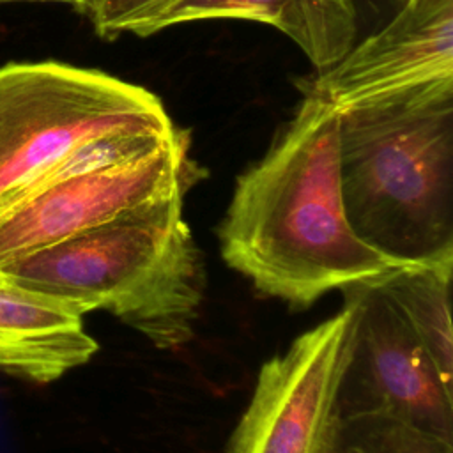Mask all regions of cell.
Segmentation results:
<instances>
[{
	"label": "cell",
	"mask_w": 453,
	"mask_h": 453,
	"mask_svg": "<svg viewBox=\"0 0 453 453\" xmlns=\"http://www.w3.org/2000/svg\"><path fill=\"white\" fill-rule=\"evenodd\" d=\"M446 83H453V0H405L379 32L297 87L345 113Z\"/></svg>",
	"instance_id": "ba28073f"
},
{
	"label": "cell",
	"mask_w": 453,
	"mask_h": 453,
	"mask_svg": "<svg viewBox=\"0 0 453 453\" xmlns=\"http://www.w3.org/2000/svg\"><path fill=\"white\" fill-rule=\"evenodd\" d=\"M354 232L395 264L453 260V83L340 113Z\"/></svg>",
	"instance_id": "3957f363"
},
{
	"label": "cell",
	"mask_w": 453,
	"mask_h": 453,
	"mask_svg": "<svg viewBox=\"0 0 453 453\" xmlns=\"http://www.w3.org/2000/svg\"><path fill=\"white\" fill-rule=\"evenodd\" d=\"M122 129L172 133L147 88L55 60L0 67V211L42 186L78 145Z\"/></svg>",
	"instance_id": "277c9868"
},
{
	"label": "cell",
	"mask_w": 453,
	"mask_h": 453,
	"mask_svg": "<svg viewBox=\"0 0 453 453\" xmlns=\"http://www.w3.org/2000/svg\"><path fill=\"white\" fill-rule=\"evenodd\" d=\"M225 262L292 306L396 267L350 226L340 180V111L303 96L234 188L218 226Z\"/></svg>",
	"instance_id": "6da1fadb"
},
{
	"label": "cell",
	"mask_w": 453,
	"mask_h": 453,
	"mask_svg": "<svg viewBox=\"0 0 453 453\" xmlns=\"http://www.w3.org/2000/svg\"><path fill=\"white\" fill-rule=\"evenodd\" d=\"M400 2H405V0H400Z\"/></svg>",
	"instance_id": "9a60e30c"
},
{
	"label": "cell",
	"mask_w": 453,
	"mask_h": 453,
	"mask_svg": "<svg viewBox=\"0 0 453 453\" xmlns=\"http://www.w3.org/2000/svg\"><path fill=\"white\" fill-rule=\"evenodd\" d=\"M83 315L58 299L0 281V372L51 382L97 350Z\"/></svg>",
	"instance_id": "9c48e42d"
},
{
	"label": "cell",
	"mask_w": 453,
	"mask_h": 453,
	"mask_svg": "<svg viewBox=\"0 0 453 453\" xmlns=\"http://www.w3.org/2000/svg\"><path fill=\"white\" fill-rule=\"evenodd\" d=\"M184 196L143 203L9 260L0 265V281L58 299L80 315L106 310L156 347L175 349L193 334L203 290Z\"/></svg>",
	"instance_id": "7a4b0ae2"
},
{
	"label": "cell",
	"mask_w": 453,
	"mask_h": 453,
	"mask_svg": "<svg viewBox=\"0 0 453 453\" xmlns=\"http://www.w3.org/2000/svg\"><path fill=\"white\" fill-rule=\"evenodd\" d=\"M202 19H248L285 34L315 71L338 62L356 41L354 0H179L143 27L140 37Z\"/></svg>",
	"instance_id": "30bf717a"
},
{
	"label": "cell",
	"mask_w": 453,
	"mask_h": 453,
	"mask_svg": "<svg viewBox=\"0 0 453 453\" xmlns=\"http://www.w3.org/2000/svg\"><path fill=\"white\" fill-rule=\"evenodd\" d=\"M453 260L405 264L373 278L411 324L446 382H453L449 285Z\"/></svg>",
	"instance_id": "8fae6325"
},
{
	"label": "cell",
	"mask_w": 453,
	"mask_h": 453,
	"mask_svg": "<svg viewBox=\"0 0 453 453\" xmlns=\"http://www.w3.org/2000/svg\"><path fill=\"white\" fill-rule=\"evenodd\" d=\"M352 317L340 416L389 414L453 442V391L425 345L373 280L342 288Z\"/></svg>",
	"instance_id": "5b68a950"
},
{
	"label": "cell",
	"mask_w": 453,
	"mask_h": 453,
	"mask_svg": "<svg viewBox=\"0 0 453 453\" xmlns=\"http://www.w3.org/2000/svg\"><path fill=\"white\" fill-rule=\"evenodd\" d=\"M200 179L177 129L138 159L48 182L0 211V265L99 226L143 203L188 193Z\"/></svg>",
	"instance_id": "52a82bcc"
},
{
	"label": "cell",
	"mask_w": 453,
	"mask_h": 453,
	"mask_svg": "<svg viewBox=\"0 0 453 453\" xmlns=\"http://www.w3.org/2000/svg\"><path fill=\"white\" fill-rule=\"evenodd\" d=\"M350 334L352 317L343 306L269 359L226 453H334Z\"/></svg>",
	"instance_id": "8992f818"
},
{
	"label": "cell",
	"mask_w": 453,
	"mask_h": 453,
	"mask_svg": "<svg viewBox=\"0 0 453 453\" xmlns=\"http://www.w3.org/2000/svg\"><path fill=\"white\" fill-rule=\"evenodd\" d=\"M92 0H0V5H11V4H65L73 7L78 14L85 16L88 5Z\"/></svg>",
	"instance_id": "5bb4252c"
},
{
	"label": "cell",
	"mask_w": 453,
	"mask_h": 453,
	"mask_svg": "<svg viewBox=\"0 0 453 453\" xmlns=\"http://www.w3.org/2000/svg\"><path fill=\"white\" fill-rule=\"evenodd\" d=\"M334 453H453V442L389 414H354L342 418Z\"/></svg>",
	"instance_id": "7c38bea8"
},
{
	"label": "cell",
	"mask_w": 453,
	"mask_h": 453,
	"mask_svg": "<svg viewBox=\"0 0 453 453\" xmlns=\"http://www.w3.org/2000/svg\"><path fill=\"white\" fill-rule=\"evenodd\" d=\"M179 0H92L85 18L103 39L120 34L140 35L143 27Z\"/></svg>",
	"instance_id": "4fadbf2b"
}]
</instances>
